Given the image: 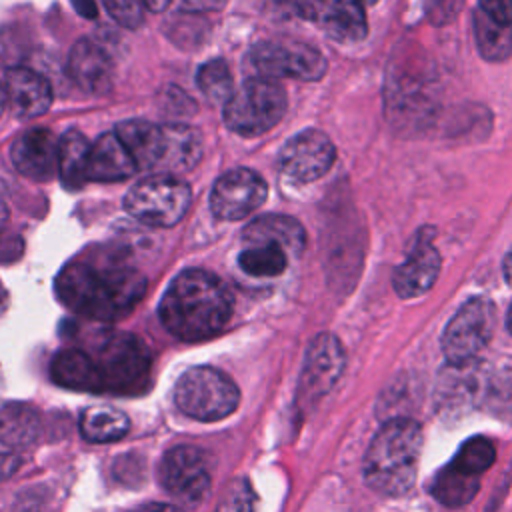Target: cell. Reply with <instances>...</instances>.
Segmentation results:
<instances>
[{
    "mask_svg": "<svg viewBox=\"0 0 512 512\" xmlns=\"http://www.w3.org/2000/svg\"><path fill=\"white\" fill-rule=\"evenodd\" d=\"M58 300L94 320H118L144 296L146 278L116 258H80L68 262L56 276Z\"/></svg>",
    "mask_w": 512,
    "mask_h": 512,
    "instance_id": "6da1fadb",
    "label": "cell"
},
{
    "mask_svg": "<svg viewBox=\"0 0 512 512\" xmlns=\"http://www.w3.org/2000/svg\"><path fill=\"white\" fill-rule=\"evenodd\" d=\"M164 328L186 342L220 332L232 314V296L224 282L198 268L180 272L158 306Z\"/></svg>",
    "mask_w": 512,
    "mask_h": 512,
    "instance_id": "7a4b0ae2",
    "label": "cell"
},
{
    "mask_svg": "<svg viewBox=\"0 0 512 512\" xmlns=\"http://www.w3.org/2000/svg\"><path fill=\"white\" fill-rule=\"evenodd\" d=\"M422 452V428L410 418L388 420L372 438L364 458L366 484L384 494L400 496L410 490Z\"/></svg>",
    "mask_w": 512,
    "mask_h": 512,
    "instance_id": "3957f363",
    "label": "cell"
},
{
    "mask_svg": "<svg viewBox=\"0 0 512 512\" xmlns=\"http://www.w3.org/2000/svg\"><path fill=\"white\" fill-rule=\"evenodd\" d=\"M286 112V92L276 80L248 78L224 102L226 126L242 136H258L274 128Z\"/></svg>",
    "mask_w": 512,
    "mask_h": 512,
    "instance_id": "277c9868",
    "label": "cell"
},
{
    "mask_svg": "<svg viewBox=\"0 0 512 512\" xmlns=\"http://www.w3.org/2000/svg\"><path fill=\"white\" fill-rule=\"evenodd\" d=\"M176 406L190 418L214 422L236 410V384L218 368L196 366L186 370L174 388Z\"/></svg>",
    "mask_w": 512,
    "mask_h": 512,
    "instance_id": "5b68a950",
    "label": "cell"
},
{
    "mask_svg": "<svg viewBox=\"0 0 512 512\" xmlns=\"http://www.w3.org/2000/svg\"><path fill=\"white\" fill-rule=\"evenodd\" d=\"M190 188L174 174H156L136 182L124 196L126 212L148 226H174L190 206Z\"/></svg>",
    "mask_w": 512,
    "mask_h": 512,
    "instance_id": "8992f818",
    "label": "cell"
},
{
    "mask_svg": "<svg viewBox=\"0 0 512 512\" xmlns=\"http://www.w3.org/2000/svg\"><path fill=\"white\" fill-rule=\"evenodd\" d=\"M92 358L100 374L102 390L134 392L148 380L150 350L134 334H108Z\"/></svg>",
    "mask_w": 512,
    "mask_h": 512,
    "instance_id": "52a82bcc",
    "label": "cell"
},
{
    "mask_svg": "<svg viewBox=\"0 0 512 512\" xmlns=\"http://www.w3.org/2000/svg\"><path fill=\"white\" fill-rule=\"evenodd\" d=\"M496 324V310L488 298L468 300L448 322L442 334V352L454 366L470 362L490 340Z\"/></svg>",
    "mask_w": 512,
    "mask_h": 512,
    "instance_id": "ba28073f",
    "label": "cell"
},
{
    "mask_svg": "<svg viewBox=\"0 0 512 512\" xmlns=\"http://www.w3.org/2000/svg\"><path fill=\"white\" fill-rule=\"evenodd\" d=\"M248 60L256 70V76L296 78V80H320L326 72L324 56L302 42H272L264 40L250 48Z\"/></svg>",
    "mask_w": 512,
    "mask_h": 512,
    "instance_id": "9c48e42d",
    "label": "cell"
},
{
    "mask_svg": "<svg viewBox=\"0 0 512 512\" xmlns=\"http://www.w3.org/2000/svg\"><path fill=\"white\" fill-rule=\"evenodd\" d=\"M162 486L186 504H198L210 490V464L202 450L176 446L160 462Z\"/></svg>",
    "mask_w": 512,
    "mask_h": 512,
    "instance_id": "30bf717a",
    "label": "cell"
},
{
    "mask_svg": "<svg viewBox=\"0 0 512 512\" xmlns=\"http://www.w3.org/2000/svg\"><path fill=\"white\" fill-rule=\"evenodd\" d=\"M268 194L264 178L250 168L224 172L212 186L210 208L222 220H240L252 214Z\"/></svg>",
    "mask_w": 512,
    "mask_h": 512,
    "instance_id": "8fae6325",
    "label": "cell"
},
{
    "mask_svg": "<svg viewBox=\"0 0 512 512\" xmlns=\"http://www.w3.org/2000/svg\"><path fill=\"white\" fill-rule=\"evenodd\" d=\"M334 158V144L324 132L304 130L282 146L280 168L292 180L312 182L328 172Z\"/></svg>",
    "mask_w": 512,
    "mask_h": 512,
    "instance_id": "7c38bea8",
    "label": "cell"
},
{
    "mask_svg": "<svg viewBox=\"0 0 512 512\" xmlns=\"http://www.w3.org/2000/svg\"><path fill=\"white\" fill-rule=\"evenodd\" d=\"M10 158L22 176L36 182L52 180L58 172V140L46 128H30L16 136Z\"/></svg>",
    "mask_w": 512,
    "mask_h": 512,
    "instance_id": "4fadbf2b",
    "label": "cell"
},
{
    "mask_svg": "<svg viewBox=\"0 0 512 512\" xmlns=\"http://www.w3.org/2000/svg\"><path fill=\"white\" fill-rule=\"evenodd\" d=\"M440 272V254L432 244L430 230H422L404 262L394 270L392 286L398 296L414 298L432 288Z\"/></svg>",
    "mask_w": 512,
    "mask_h": 512,
    "instance_id": "5bb4252c",
    "label": "cell"
},
{
    "mask_svg": "<svg viewBox=\"0 0 512 512\" xmlns=\"http://www.w3.org/2000/svg\"><path fill=\"white\" fill-rule=\"evenodd\" d=\"M344 368V350L336 336L318 334L306 352L302 370V392L308 398L324 396L340 378Z\"/></svg>",
    "mask_w": 512,
    "mask_h": 512,
    "instance_id": "9a60e30c",
    "label": "cell"
},
{
    "mask_svg": "<svg viewBox=\"0 0 512 512\" xmlns=\"http://www.w3.org/2000/svg\"><path fill=\"white\" fill-rule=\"evenodd\" d=\"M4 92L10 112L18 118L44 114L52 104L50 82L30 68H10L4 74Z\"/></svg>",
    "mask_w": 512,
    "mask_h": 512,
    "instance_id": "2e32d148",
    "label": "cell"
},
{
    "mask_svg": "<svg viewBox=\"0 0 512 512\" xmlns=\"http://www.w3.org/2000/svg\"><path fill=\"white\" fill-rule=\"evenodd\" d=\"M68 74L84 92L102 94L112 86L114 66L102 46L82 38L70 50Z\"/></svg>",
    "mask_w": 512,
    "mask_h": 512,
    "instance_id": "e0dca14e",
    "label": "cell"
},
{
    "mask_svg": "<svg viewBox=\"0 0 512 512\" xmlns=\"http://www.w3.org/2000/svg\"><path fill=\"white\" fill-rule=\"evenodd\" d=\"M136 164L116 132L98 136L88 154L86 178L92 182H120L136 172Z\"/></svg>",
    "mask_w": 512,
    "mask_h": 512,
    "instance_id": "ac0fdd59",
    "label": "cell"
},
{
    "mask_svg": "<svg viewBox=\"0 0 512 512\" xmlns=\"http://www.w3.org/2000/svg\"><path fill=\"white\" fill-rule=\"evenodd\" d=\"M114 132L132 156L138 170L160 166L166 144L164 126H156L148 120H124Z\"/></svg>",
    "mask_w": 512,
    "mask_h": 512,
    "instance_id": "d6986e66",
    "label": "cell"
},
{
    "mask_svg": "<svg viewBox=\"0 0 512 512\" xmlns=\"http://www.w3.org/2000/svg\"><path fill=\"white\" fill-rule=\"evenodd\" d=\"M244 242L248 246L252 244H278L288 254H300L306 244L304 228L298 220L286 216V214H264L254 218L242 234Z\"/></svg>",
    "mask_w": 512,
    "mask_h": 512,
    "instance_id": "ffe728a7",
    "label": "cell"
},
{
    "mask_svg": "<svg viewBox=\"0 0 512 512\" xmlns=\"http://www.w3.org/2000/svg\"><path fill=\"white\" fill-rule=\"evenodd\" d=\"M50 374H52V380L64 388L88 390V392L102 390L100 374L94 358L88 352H82L76 348L60 350L52 360Z\"/></svg>",
    "mask_w": 512,
    "mask_h": 512,
    "instance_id": "44dd1931",
    "label": "cell"
},
{
    "mask_svg": "<svg viewBox=\"0 0 512 512\" xmlns=\"http://www.w3.org/2000/svg\"><path fill=\"white\" fill-rule=\"evenodd\" d=\"M40 436V414L24 402H8L0 408V444L8 448L30 446Z\"/></svg>",
    "mask_w": 512,
    "mask_h": 512,
    "instance_id": "7402d4cb",
    "label": "cell"
},
{
    "mask_svg": "<svg viewBox=\"0 0 512 512\" xmlns=\"http://www.w3.org/2000/svg\"><path fill=\"white\" fill-rule=\"evenodd\" d=\"M326 34L338 42H358L366 36V12L360 0H334L320 18Z\"/></svg>",
    "mask_w": 512,
    "mask_h": 512,
    "instance_id": "603a6c76",
    "label": "cell"
},
{
    "mask_svg": "<svg viewBox=\"0 0 512 512\" xmlns=\"http://www.w3.org/2000/svg\"><path fill=\"white\" fill-rule=\"evenodd\" d=\"M164 138L166 144L160 164L166 166L170 174L192 170L202 154L198 132L186 124H168L164 126Z\"/></svg>",
    "mask_w": 512,
    "mask_h": 512,
    "instance_id": "cb8c5ba5",
    "label": "cell"
},
{
    "mask_svg": "<svg viewBox=\"0 0 512 512\" xmlns=\"http://www.w3.org/2000/svg\"><path fill=\"white\" fill-rule=\"evenodd\" d=\"M90 146L92 144L78 130H68L58 140V176L66 188L78 190L88 180L86 168Z\"/></svg>",
    "mask_w": 512,
    "mask_h": 512,
    "instance_id": "d4e9b609",
    "label": "cell"
},
{
    "mask_svg": "<svg viewBox=\"0 0 512 512\" xmlns=\"http://www.w3.org/2000/svg\"><path fill=\"white\" fill-rule=\"evenodd\" d=\"M128 418L124 412L110 406L86 408L80 416V432L88 442H114L126 436Z\"/></svg>",
    "mask_w": 512,
    "mask_h": 512,
    "instance_id": "484cf974",
    "label": "cell"
},
{
    "mask_svg": "<svg viewBox=\"0 0 512 512\" xmlns=\"http://www.w3.org/2000/svg\"><path fill=\"white\" fill-rule=\"evenodd\" d=\"M480 486V480L474 476L464 474L462 470L454 468L452 464H446L434 478L432 484V494L438 502L450 508H458L468 504L476 490Z\"/></svg>",
    "mask_w": 512,
    "mask_h": 512,
    "instance_id": "4316f807",
    "label": "cell"
},
{
    "mask_svg": "<svg viewBox=\"0 0 512 512\" xmlns=\"http://www.w3.org/2000/svg\"><path fill=\"white\" fill-rule=\"evenodd\" d=\"M474 34L478 50L486 60L500 62L512 54V26H502L476 10Z\"/></svg>",
    "mask_w": 512,
    "mask_h": 512,
    "instance_id": "83f0119b",
    "label": "cell"
},
{
    "mask_svg": "<svg viewBox=\"0 0 512 512\" xmlns=\"http://www.w3.org/2000/svg\"><path fill=\"white\" fill-rule=\"evenodd\" d=\"M288 252L278 244H252L238 256L240 268L254 278H270L284 272Z\"/></svg>",
    "mask_w": 512,
    "mask_h": 512,
    "instance_id": "f1b7e54d",
    "label": "cell"
},
{
    "mask_svg": "<svg viewBox=\"0 0 512 512\" xmlns=\"http://www.w3.org/2000/svg\"><path fill=\"white\" fill-rule=\"evenodd\" d=\"M494 456H496L494 444L484 436H474L460 446V450L454 454L450 464L468 476L480 478V474L488 470L490 464L494 462Z\"/></svg>",
    "mask_w": 512,
    "mask_h": 512,
    "instance_id": "f546056e",
    "label": "cell"
},
{
    "mask_svg": "<svg viewBox=\"0 0 512 512\" xmlns=\"http://www.w3.org/2000/svg\"><path fill=\"white\" fill-rule=\"evenodd\" d=\"M196 82H198V88L202 90V94L210 102H226L232 96V92H234L230 68L220 58L204 62L198 68Z\"/></svg>",
    "mask_w": 512,
    "mask_h": 512,
    "instance_id": "4dcf8cb0",
    "label": "cell"
},
{
    "mask_svg": "<svg viewBox=\"0 0 512 512\" xmlns=\"http://www.w3.org/2000/svg\"><path fill=\"white\" fill-rule=\"evenodd\" d=\"M216 512H254V492L246 480L232 482L216 508Z\"/></svg>",
    "mask_w": 512,
    "mask_h": 512,
    "instance_id": "1f68e13d",
    "label": "cell"
},
{
    "mask_svg": "<svg viewBox=\"0 0 512 512\" xmlns=\"http://www.w3.org/2000/svg\"><path fill=\"white\" fill-rule=\"evenodd\" d=\"M106 12L122 26L136 28L144 20V0H104Z\"/></svg>",
    "mask_w": 512,
    "mask_h": 512,
    "instance_id": "d6a6232c",
    "label": "cell"
},
{
    "mask_svg": "<svg viewBox=\"0 0 512 512\" xmlns=\"http://www.w3.org/2000/svg\"><path fill=\"white\" fill-rule=\"evenodd\" d=\"M462 4H464V0H428L426 14H428L432 24L442 26L458 14Z\"/></svg>",
    "mask_w": 512,
    "mask_h": 512,
    "instance_id": "836d02e7",
    "label": "cell"
},
{
    "mask_svg": "<svg viewBox=\"0 0 512 512\" xmlns=\"http://www.w3.org/2000/svg\"><path fill=\"white\" fill-rule=\"evenodd\" d=\"M478 10L502 26H512V0H480Z\"/></svg>",
    "mask_w": 512,
    "mask_h": 512,
    "instance_id": "e575fe53",
    "label": "cell"
},
{
    "mask_svg": "<svg viewBox=\"0 0 512 512\" xmlns=\"http://www.w3.org/2000/svg\"><path fill=\"white\" fill-rule=\"evenodd\" d=\"M290 4V8L308 20H316L320 22V18L324 16V12L330 8V4L334 0H286Z\"/></svg>",
    "mask_w": 512,
    "mask_h": 512,
    "instance_id": "d590c367",
    "label": "cell"
},
{
    "mask_svg": "<svg viewBox=\"0 0 512 512\" xmlns=\"http://www.w3.org/2000/svg\"><path fill=\"white\" fill-rule=\"evenodd\" d=\"M22 248H24L22 240L16 234H12L8 230L0 232V262H12V260L20 258Z\"/></svg>",
    "mask_w": 512,
    "mask_h": 512,
    "instance_id": "8d00e7d4",
    "label": "cell"
},
{
    "mask_svg": "<svg viewBox=\"0 0 512 512\" xmlns=\"http://www.w3.org/2000/svg\"><path fill=\"white\" fill-rule=\"evenodd\" d=\"M20 466V458L8 452H0V480L12 476Z\"/></svg>",
    "mask_w": 512,
    "mask_h": 512,
    "instance_id": "74e56055",
    "label": "cell"
},
{
    "mask_svg": "<svg viewBox=\"0 0 512 512\" xmlns=\"http://www.w3.org/2000/svg\"><path fill=\"white\" fill-rule=\"evenodd\" d=\"M226 0H182V4L190 10H218Z\"/></svg>",
    "mask_w": 512,
    "mask_h": 512,
    "instance_id": "f35d334b",
    "label": "cell"
},
{
    "mask_svg": "<svg viewBox=\"0 0 512 512\" xmlns=\"http://www.w3.org/2000/svg\"><path fill=\"white\" fill-rule=\"evenodd\" d=\"M134 512H182L180 508L172 506V504H162V502H148L138 506Z\"/></svg>",
    "mask_w": 512,
    "mask_h": 512,
    "instance_id": "ab89813d",
    "label": "cell"
},
{
    "mask_svg": "<svg viewBox=\"0 0 512 512\" xmlns=\"http://www.w3.org/2000/svg\"><path fill=\"white\" fill-rule=\"evenodd\" d=\"M72 2H74L76 10H78L82 16H90V18L96 16V6H94L92 0H72Z\"/></svg>",
    "mask_w": 512,
    "mask_h": 512,
    "instance_id": "60d3db41",
    "label": "cell"
},
{
    "mask_svg": "<svg viewBox=\"0 0 512 512\" xmlns=\"http://www.w3.org/2000/svg\"><path fill=\"white\" fill-rule=\"evenodd\" d=\"M170 2H172V0H144L146 8L152 10V12H162L164 8H168Z\"/></svg>",
    "mask_w": 512,
    "mask_h": 512,
    "instance_id": "b9f144b4",
    "label": "cell"
},
{
    "mask_svg": "<svg viewBox=\"0 0 512 512\" xmlns=\"http://www.w3.org/2000/svg\"><path fill=\"white\" fill-rule=\"evenodd\" d=\"M504 276H506V280H508V284L512 286V250L506 254V258H504Z\"/></svg>",
    "mask_w": 512,
    "mask_h": 512,
    "instance_id": "7bdbcfd3",
    "label": "cell"
},
{
    "mask_svg": "<svg viewBox=\"0 0 512 512\" xmlns=\"http://www.w3.org/2000/svg\"><path fill=\"white\" fill-rule=\"evenodd\" d=\"M4 230H8V210L0 202V232H4Z\"/></svg>",
    "mask_w": 512,
    "mask_h": 512,
    "instance_id": "ee69618b",
    "label": "cell"
},
{
    "mask_svg": "<svg viewBox=\"0 0 512 512\" xmlns=\"http://www.w3.org/2000/svg\"><path fill=\"white\" fill-rule=\"evenodd\" d=\"M6 306H8V294H6L4 286L0 284V314L6 310Z\"/></svg>",
    "mask_w": 512,
    "mask_h": 512,
    "instance_id": "f6af8a7d",
    "label": "cell"
},
{
    "mask_svg": "<svg viewBox=\"0 0 512 512\" xmlns=\"http://www.w3.org/2000/svg\"><path fill=\"white\" fill-rule=\"evenodd\" d=\"M4 108H6V92H4V86L0 84V114L4 112Z\"/></svg>",
    "mask_w": 512,
    "mask_h": 512,
    "instance_id": "bcb514c9",
    "label": "cell"
},
{
    "mask_svg": "<svg viewBox=\"0 0 512 512\" xmlns=\"http://www.w3.org/2000/svg\"><path fill=\"white\" fill-rule=\"evenodd\" d=\"M508 328H510V332H512V306H510V310H508Z\"/></svg>",
    "mask_w": 512,
    "mask_h": 512,
    "instance_id": "7dc6e473",
    "label": "cell"
},
{
    "mask_svg": "<svg viewBox=\"0 0 512 512\" xmlns=\"http://www.w3.org/2000/svg\"><path fill=\"white\" fill-rule=\"evenodd\" d=\"M360 2H364V4H372V2H376V0H360Z\"/></svg>",
    "mask_w": 512,
    "mask_h": 512,
    "instance_id": "c3c4849f",
    "label": "cell"
}]
</instances>
